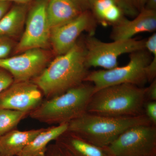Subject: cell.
I'll use <instances>...</instances> for the list:
<instances>
[{"label": "cell", "mask_w": 156, "mask_h": 156, "mask_svg": "<svg viewBox=\"0 0 156 156\" xmlns=\"http://www.w3.org/2000/svg\"><path fill=\"white\" fill-rule=\"evenodd\" d=\"M89 69L83 42H77L67 52L58 55L32 80L46 99H49L84 83Z\"/></svg>", "instance_id": "6da1fadb"}, {"label": "cell", "mask_w": 156, "mask_h": 156, "mask_svg": "<svg viewBox=\"0 0 156 156\" xmlns=\"http://www.w3.org/2000/svg\"><path fill=\"white\" fill-rule=\"evenodd\" d=\"M145 92V88L131 84L105 87L93 93L87 112L113 117L144 114Z\"/></svg>", "instance_id": "7a4b0ae2"}, {"label": "cell", "mask_w": 156, "mask_h": 156, "mask_svg": "<svg viewBox=\"0 0 156 156\" xmlns=\"http://www.w3.org/2000/svg\"><path fill=\"white\" fill-rule=\"evenodd\" d=\"M148 124H152L145 114L134 117H113L87 112L68 123L67 131L92 144L106 147L128 128Z\"/></svg>", "instance_id": "3957f363"}, {"label": "cell", "mask_w": 156, "mask_h": 156, "mask_svg": "<svg viewBox=\"0 0 156 156\" xmlns=\"http://www.w3.org/2000/svg\"><path fill=\"white\" fill-rule=\"evenodd\" d=\"M94 93V86L84 82L60 95L46 99L29 116L41 122L50 125L68 123L87 112Z\"/></svg>", "instance_id": "277c9868"}, {"label": "cell", "mask_w": 156, "mask_h": 156, "mask_svg": "<svg viewBox=\"0 0 156 156\" xmlns=\"http://www.w3.org/2000/svg\"><path fill=\"white\" fill-rule=\"evenodd\" d=\"M151 54L146 50L130 53L127 65L112 69L89 72L85 82L94 86V92L105 87L122 84H131L142 87L147 82L145 68L151 60Z\"/></svg>", "instance_id": "5b68a950"}, {"label": "cell", "mask_w": 156, "mask_h": 156, "mask_svg": "<svg viewBox=\"0 0 156 156\" xmlns=\"http://www.w3.org/2000/svg\"><path fill=\"white\" fill-rule=\"evenodd\" d=\"M145 39H130L107 43L89 34L83 43L88 67H101L105 70L117 67L118 58L126 53L145 49Z\"/></svg>", "instance_id": "8992f818"}, {"label": "cell", "mask_w": 156, "mask_h": 156, "mask_svg": "<svg viewBox=\"0 0 156 156\" xmlns=\"http://www.w3.org/2000/svg\"><path fill=\"white\" fill-rule=\"evenodd\" d=\"M106 148L112 156H156V126L128 128Z\"/></svg>", "instance_id": "52a82bcc"}, {"label": "cell", "mask_w": 156, "mask_h": 156, "mask_svg": "<svg viewBox=\"0 0 156 156\" xmlns=\"http://www.w3.org/2000/svg\"><path fill=\"white\" fill-rule=\"evenodd\" d=\"M48 1L37 0L27 17L25 29L15 47L16 53L33 49H45L50 43L51 28L47 19Z\"/></svg>", "instance_id": "ba28073f"}, {"label": "cell", "mask_w": 156, "mask_h": 156, "mask_svg": "<svg viewBox=\"0 0 156 156\" xmlns=\"http://www.w3.org/2000/svg\"><path fill=\"white\" fill-rule=\"evenodd\" d=\"M96 27L95 17L89 10L66 23L51 29L50 44L57 55L67 52L77 42L82 33L94 34Z\"/></svg>", "instance_id": "9c48e42d"}, {"label": "cell", "mask_w": 156, "mask_h": 156, "mask_svg": "<svg viewBox=\"0 0 156 156\" xmlns=\"http://www.w3.org/2000/svg\"><path fill=\"white\" fill-rule=\"evenodd\" d=\"M49 61V55L44 49H30L17 56L0 59V67L11 74L14 82H23L38 76Z\"/></svg>", "instance_id": "30bf717a"}, {"label": "cell", "mask_w": 156, "mask_h": 156, "mask_svg": "<svg viewBox=\"0 0 156 156\" xmlns=\"http://www.w3.org/2000/svg\"><path fill=\"white\" fill-rule=\"evenodd\" d=\"M44 98L32 80L14 82L0 93V108L30 113L42 103Z\"/></svg>", "instance_id": "8fae6325"}, {"label": "cell", "mask_w": 156, "mask_h": 156, "mask_svg": "<svg viewBox=\"0 0 156 156\" xmlns=\"http://www.w3.org/2000/svg\"><path fill=\"white\" fill-rule=\"evenodd\" d=\"M112 26L111 37L113 41L128 40L141 33L154 32L156 11L143 9L132 20L123 17Z\"/></svg>", "instance_id": "7c38bea8"}, {"label": "cell", "mask_w": 156, "mask_h": 156, "mask_svg": "<svg viewBox=\"0 0 156 156\" xmlns=\"http://www.w3.org/2000/svg\"><path fill=\"white\" fill-rule=\"evenodd\" d=\"M72 156H112L106 147L92 144L72 132L66 131L55 140Z\"/></svg>", "instance_id": "4fadbf2b"}, {"label": "cell", "mask_w": 156, "mask_h": 156, "mask_svg": "<svg viewBox=\"0 0 156 156\" xmlns=\"http://www.w3.org/2000/svg\"><path fill=\"white\" fill-rule=\"evenodd\" d=\"M44 128L20 131L13 129L0 136V155L19 156L24 148Z\"/></svg>", "instance_id": "5bb4252c"}, {"label": "cell", "mask_w": 156, "mask_h": 156, "mask_svg": "<svg viewBox=\"0 0 156 156\" xmlns=\"http://www.w3.org/2000/svg\"><path fill=\"white\" fill-rule=\"evenodd\" d=\"M82 12L70 0H49L46 9L51 29L69 22Z\"/></svg>", "instance_id": "9a60e30c"}, {"label": "cell", "mask_w": 156, "mask_h": 156, "mask_svg": "<svg viewBox=\"0 0 156 156\" xmlns=\"http://www.w3.org/2000/svg\"><path fill=\"white\" fill-rule=\"evenodd\" d=\"M68 123L44 128L23 149L19 156H45L48 146L67 131Z\"/></svg>", "instance_id": "2e32d148"}, {"label": "cell", "mask_w": 156, "mask_h": 156, "mask_svg": "<svg viewBox=\"0 0 156 156\" xmlns=\"http://www.w3.org/2000/svg\"><path fill=\"white\" fill-rule=\"evenodd\" d=\"M26 4H18L0 19V35L12 38L21 32L27 17Z\"/></svg>", "instance_id": "e0dca14e"}, {"label": "cell", "mask_w": 156, "mask_h": 156, "mask_svg": "<svg viewBox=\"0 0 156 156\" xmlns=\"http://www.w3.org/2000/svg\"><path fill=\"white\" fill-rule=\"evenodd\" d=\"M29 112L0 108V136L14 129Z\"/></svg>", "instance_id": "ac0fdd59"}, {"label": "cell", "mask_w": 156, "mask_h": 156, "mask_svg": "<svg viewBox=\"0 0 156 156\" xmlns=\"http://www.w3.org/2000/svg\"><path fill=\"white\" fill-rule=\"evenodd\" d=\"M12 38L0 35V59L8 57L14 48Z\"/></svg>", "instance_id": "d6986e66"}, {"label": "cell", "mask_w": 156, "mask_h": 156, "mask_svg": "<svg viewBox=\"0 0 156 156\" xmlns=\"http://www.w3.org/2000/svg\"><path fill=\"white\" fill-rule=\"evenodd\" d=\"M123 13L131 17H136L139 11L134 5V0H116Z\"/></svg>", "instance_id": "ffe728a7"}, {"label": "cell", "mask_w": 156, "mask_h": 156, "mask_svg": "<svg viewBox=\"0 0 156 156\" xmlns=\"http://www.w3.org/2000/svg\"><path fill=\"white\" fill-rule=\"evenodd\" d=\"M14 82V78L11 74L0 67V93L10 87Z\"/></svg>", "instance_id": "44dd1931"}, {"label": "cell", "mask_w": 156, "mask_h": 156, "mask_svg": "<svg viewBox=\"0 0 156 156\" xmlns=\"http://www.w3.org/2000/svg\"><path fill=\"white\" fill-rule=\"evenodd\" d=\"M45 156H72L66 150L54 142L48 146Z\"/></svg>", "instance_id": "7402d4cb"}, {"label": "cell", "mask_w": 156, "mask_h": 156, "mask_svg": "<svg viewBox=\"0 0 156 156\" xmlns=\"http://www.w3.org/2000/svg\"><path fill=\"white\" fill-rule=\"evenodd\" d=\"M144 114L152 124L156 126V101H148L144 105Z\"/></svg>", "instance_id": "603a6c76"}, {"label": "cell", "mask_w": 156, "mask_h": 156, "mask_svg": "<svg viewBox=\"0 0 156 156\" xmlns=\"http://www.w3.org/2000/svg\"><path fill=\"white\" fill-rule=\"evenodd\" d=\"M153 57L145 70L147 80L150 83L155 80L156 77V57Z\"/></svg>", "instance_id": "cb8c5ba5"}, {"label": "cell", "mask_w": 156, "mask_h": 156, "mask_svg": "<svg viewBox=\"0 0 156 156\" xmlns=\"http://www.w3.org/2000/svg\"><path fill=\"white\" fill-rule=\"evenodd\" d=\"M145 49L153 57H156V33H154L149 37L146 40Z\"/></svg>", "instance_id": "d4e9b609"}, {"label": "cell", "mask_w": 156, "mask_h": 156, "mask_svg": "<svg viewBox=\"0 0 156 156\" xmlns=\"http://www.w3.org/2000/svg\"><path fill=\"white\" fill-rule=\"evenodd\" d=\"M145 96L146 101H156V79L151 82L148 87L145 88Z\"/></svg>", "instance_id": "484cf974"}, {"label": "cell", "mask_w": 156, "mask_h": 156, "mask_svg": "<svg viewBox=\"0 0 156 156\" xmlns=\"http://www.w3.org/2000/svg\"><path fill=\"white\" fill-rule=\"evenodd\" d=\"M77 6L81 11H84L89 10L91 8L90 0H70Z\"/></svg>", "instance_id": "4316f807"}, {"label": "cell", "mask_w": 156, "mask_h": 156, "mask_svg": "<svg viewBox=\"0 0 156 156\" xmlns=\"http://www.w3.org/2000/svg\"><path fill=\"white\" fill-rule=\"evenodd\" d=\"M11 3L0 2V19L10 9Z\"/></svg>", "instance_id": "83f0119b"}, {"label": "cell", "mask_w": 156, "mask_h": 156, "mask_svg": "<svg viewBox=\"0 0 156 156\" xmlns=\"http://www.w3.org/2000/svg\"><path fill=\"white\" fill-rule=\"evenodd\" d=\"M144 9L156 11V0H147Z\"/></svg>", "instance_id": "f1b7e54d"}, {"label": "cell", "mask_w": 156, "mask_h": 156, "mask_svg": "<svg viewBox=\"0 0 156 156\" xmlns=\"http://www.w3.org/2000/svg\"><path fill=\"white\" fill-rule=\"evenodd\" d=\"M147 0H134V5L138 11L144 9Z\"/></svg>", "instance_id": "f546056e"}, {"label": "cell", "mask_w": 156, "mask_h": 156, "mask_svg": "<svg viewBox=\"0 0 156 156\" xmlns=\"http://www.w3.org/2000/svg\"><path fill=\"white\" fill-rule=\"evenodd\" d=\"M31 0H0V2H14L18 4H27L30 2Z\"/></svg>", "instance_id": "4dcf8cb0"}, {"label": "cell", "mask_w": 156, "mask_h": 156, "mask_svg": "<svg viewBox=\"0 0 156 156\" xmlns=\"http://www.w3.org/2000/svg\"><path fill=\"white\" fill-rule=\"evenodd\" d=\"M90 1H91V2H92V1H94V0H90Z\"/></svg>", "instance_id": "1f68e13d"}, {"label": "cell", "mask_w": 156, "mask_h": 156, "mask_svg": "<svg viewBox=\"0 0 156 156\" xmlns=\"http://www.w3.org/2000/svg\"><path fill=\"white\" fill-rule=\"evenodd\" d=\"M45 1H48H48H49V0H45Z\"/></svg>", "instance_id": "d6a6232c"}, {"label": "cell", "mask_w": 156, "mask_h": 156, "mask_svg": "<svg viewBox=\"0 0 156 156\" xmlns=\"http://www.w3.org/2000/svg\"></svg>", "instance_id": "836d02e7"}, {"label": "cell", "mask_w": 156, "mask_h": 156, "mask_svg": "<svg viewBox=\"0 0 156 156\" xmlns=\"http://www.w3.org/2000/svg\"><path fill=\"white\" fill-rule=\"evenodd\" d=\"M0 156H4L1 155H0Z\"/></svg>", "instance_id": "e575fe53"}]
</instances>
